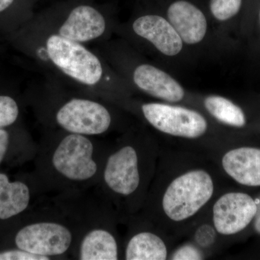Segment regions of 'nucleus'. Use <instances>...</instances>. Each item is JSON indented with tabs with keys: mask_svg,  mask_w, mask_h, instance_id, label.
I'll return each instance as SVG.
<instances>
[{
	"mask_svg": "<svg viewBox=\"0 0 260 260\" xmlns=\"http://www.w3.org/2000/svg\"><path fill=\"white\" fill-rule=\"evenodd\" d=\"M161 13L197 61L221 59L227 41L217 31L208 11L191 0H172Z\"/></svg>",
	"mask_w": 260,
	"mask_h": 260,
	"instance_id": "nucleus-1",
	"label": "nucleus"
},
{
	"mask_svg": "<svg viewBox=\"0 0 260 260\" xmlns=\"http://www.w3.org/2000/svg\"><path fill=\"white\" fill-rule=\"evenodd\" d=\"M131 30L148 46L160 66L171 73L197 62L179 34L162 13L140 15L131 24Z\"/></svg>",
	"mask_w": 260,
	"mask_h": 260,
	"instance_id": "nucleus-2",
	"label": "nucleus"
},
{
	"mask_svg": "<svg viewBox=\"0 0 260 260\" xmlns=\"http://www.w3.org/2000/svg\"><path fill=\"white\" fill-rule=\"evenodd\" d=\"M214 192L213 179L203 170L186 172L168 186L162 206L168 218L182 221L192 217L210 199Z\"/></svg>",
	"mask_w": 260,
	"mask_h": 260,
	"instance_id": "nucleus-3",
	"label": "nucleus"
},
{
	"mask_svg": "<svg viewBox=\"0 0 260 260\" xmlns=\"http://www.w3.org/2000/svg\"><path fill=\"white\" fill-rule=\"evenodd\" d=\"M47 49L53 63L77 81L93 85L102 79V63L95 54L80 43L60 35H52L48 39Z\"/></svg>",
	"mask_w": 260,
	"mask_h": 260,
	"instance_id": "nucleus-4",
	"label": "nucleus"
},
{
	"mask_svg": "<svg viewBox=\"0 0 260 260\" xmlns=\"http://www.w3.org/2000/svg\"><path fill=\"white\" fill-rule=\"evenodd\" d=\"M141 111L147 121L165 134L195 139L208 132L209 124L201 113L170 103H145Z\"/></svg>",
	"mask_w": 260,
	"mask_h": 260,
	"instance_id": "nucleus-5",
	"label": "nucleus"
},
{
	"mask_svg": "<svg viewBox=\"0 0 260 260\" xmlns=\"http://www.w3.org/2000/svg\"><path fill=\"white\" fill-rule=\"evenodd\" d=\"M93 143L85 135L70 133L54 150L51 162L59 175L72 181H86L95 177L98 165Z\"/></svg>",
	"mask_w": 260,
	"mask_h": 260,
	"instance_id": "nucleus-6",
	"label": "nucleus"
},
{
	"mask_svg": "<svg viewBox=\"0 0 260 260\" xmlns=\"http://www.w3.org/2000/svg\"><path fill=\"white\" fill-rule=\"evenodd\" d=\"M56 121L73 134L98 135L106 133L112 124L109 110L99 103L87 99H72L59 109Z\"/></svg>",
	"mask_w": 260,
	"mask_h": 260,
	"instance_id": "nucleus-7",
	"label": "nucleus"
},
{
	"mask_svg": "<svg viewBox=\"0 0 260 260\" xmlns=\"http://www.w3.org/2000/svg\"><path fill=\"white\" fill-rule=\"evenodd\" d=\"M73 238L70 229L62 224L39 222L20 229L15 237V244L19 249L50 258L67 252Z\"/></svg>",
	"mask_w": 260,
	"mask_h": 260,
	"instance_id": "nucleus-8",
	"label": "nucleus"
},
{
	"mask_svg": "<svg viewBox=\"0 0 260 260\" xmlns=\"http://www.w3.org/2000/svg\"><path fill=\"white\" fill-rule=\"evenodd\" d=\"M132 81L141 91L166 103L186 100L188 92L170 71L160 65L143 62L132 70Z\"/></svg>",
	"mask_w": 260,
	"mask_h": 260,
	"instance_id": "nucleus-9",
	"label": "nucleus"
},
{
	"mask_svg": "<svg viewBox=\"0 0 260 260\" xmlns=\"http://www.w3.org/2000/svg\"><path fill=\"white\" fill-rule=\"evenodd\" d=\"M256 211L255 200L249 194L242 192L223 194L213 206L215 229L222 235L237 234L251 223Z\"/></svg>",
	"mask_w": 260,
	"mask_h": 260,
	"instance_id": "nucleus-10",
	"label": "nucleus"
},
{
	"mask_svg": "<svg viewBox=\"0 0 260 260\" xmlns=\"http://www.w3.org/2000/svg\"><path fill=\"white\" fill-rule=\"evenodd\" d=\"M104 179L111 190L124 196L134 193L140 184L138 157L135 149L125 146L108 158Z\"/></svg>",
	"mask_w": 260,
	"mask_h": 260,
	"instance_id": "nucleus-11",
	"label": "nucleus"
},
{
	"mask_svg": "<svg viewBox=\"0 0 260 260\" xmlns=\"http://www.w3.org/2000/svg\"><path fill=\"white\" fill-rule=\"evenodd\" d=\"M106 20L92 7L80 5L71 13L59 28L61 37L75 42H85L100 37L105 32Z\"/></svg>",
	"mask_w": 260,
	"mask_h": 260,
	"instance_id": "nucleus-12",
	"label": "nucleus"
},
{
	"mask_svg": "<svg viewBox=\"0 0 260 260\" xmlns=\"http://www.w3.org/2000/svg\"><path fill=\"white\" fill-rule=\"evenodd\" d=\"M222 166L239 184L260 186V149L244 147L230 150L224 155Z\"/></svg>",
	"mask_w": 260,
	"mask_h": 260,
	"instance_id": "nucleus-13",
	"label": "nucleus"
},
{
	"mask_svg": "<svg viewBox=\"0 0 260 260\" xmlns=\"http://www.w3.org/2000/svg\"><path fill=\"white\" fill-rule=\"evenodd\" d=\"M30 190L21 181L11 182L0 173V219L6 220L21 213L30 203Z\"/></svg>",
	"mask_w": 260,
	"mask_h": 260,
	"instance_id": "nucleus-14",
	"label": "nucleus"
},
{
	"mask_svg": "<svg viewBox=\"0 0 260 260\" xmlns=\"http://www.w3.org/2000/svg\"><path fill=\"white\" fill-rule=\"evenodd\" d=\"M79 259H118V246L115 238L105 229H93L82 240L80 246Z\"/></svg>",
	"mask_w": 260,
	"mask_h": 260,
	"instance_id": "nucleus-15",
	"label": "nucleus"
},
{
	"mask_svg": "<svg viewBox=\"0 0 260 260\" xmlns=\"http://www.w3.org/2000/svg\"><path fill=\"white\" fill-rule=\"evenodd\" d=\"M167 257L165 243L153 233H139L130 239L126 246L127 260H164Z\"/></svg>",
	"mask_w": 260,
	"mask_h": 260,
	"instance_id": "nucleus-16",
	"label": "nucleus"
},
{
	"mask_svg": "<svg viewBox=\"0 0 260 260\" xmlns=\"http://www.w3.org/2000/svg\"><path fill=\"white\" fill-rule=\"evenodd\" d=\"M202 103L205 110L218 122L234 127L245 126L244 112L230 99L213 94L203 98Z\"/></svg>",
	"mask_w": 260,
	"mask_h": 260,
	"instance_id": "nucleus-17",
	"label": "nucleus"
},
{
	"mask_svg": "<svg viewBox=\"0 0 260 260\" xmlns=\"http://www.w3.org/2000/svg\"><path fill=\"white\" fill-rule=\"evenodd\" d=\"M242 0H210L208 13L214 26L227 41L229 23L237 16L242 8Z\"/></svg>",
	"mask_w": 260,
	"mask_h": 260,
	"instance_id": "nucleus-18",
	"label": "nucleus"
},
{
	"mask_svg": "<svg viewBox=\"0 0 260 260\" xmlns=\"http://www.w3.org/2000/svg\"><path fill=\"white\" fill-rule=\"evenodd\" d=\"M18 114V104L14 99L0 95V128L13 124L17 120Z\"/></svg>",
	"mask_w": 260,
	"mask_h": 260,
	"instance_id": "nucleus-19",
	"label": "nucleus"
},
{
	"mask_svg": "<svg viewBox=\"0 0 260 260\" xmlns=\"http://www.w3.org/2000/svg\"><path fill=\"white\" fill-rule=\"evenodd\" d=\"M47 256L37 255L28 251L18 249L8 250L0 252V260H49Z\"/></svg>",
	"mask_w": 260,
	"mask_h": 260,
	"instance_id": "nucleus-20",
	"label": "nucleus"
},
{
	"mask_svg": "<svg viewBox=\"0 0 260 260\" xmlns=\"http://www.w3.org/2000/svg\"><path fill=\"white\" fill-rule=\"evenodd\" d=\"M215 229L209 225H203L198 229L195 234L196 242L200 246H209L215 242Z\"/></svg>",
	"mask_w": 260,
	"mask_h": 260,
	"instance_id": "nucleus-21",
	"label": "nucleus"
},
{
	"mask_svg": "<svg viewBox=\"0 0 260 260\" xmlns=\"http://www.w3.org/2000/svg\"><path fill=\"white\" fill-rule=\"evenodd\" d=\"M203 258L199 249L192 245L181 246L172 256L174 260H198Z\"/></svg>",
	"mask_w": 260,
	"mask_h": 260,
	"instance_id": "nucleus-22",
	"label": "nucleus"
},
{
	"mask_svg": "<svg viewBox=\"0 0 260 260\" xmlns=\"http://www.w3.org/2000/svg\"><path fill=\"white\" fill-rule=\"evenodd\" d=\"M9 134L6 130L0 128V162L4 159L9 145Z\"/></svg>",
	"mask_w": 260,
	"mask_h": 260,
	"instance_id": "nucleus-23",
	"label": "nucleus"
},
{
	"mask_svg": "<svg viewBox=\"0 0 260 260\" xmlns=\"http://www.w3.org/2000/svg\"><path fill=\"white\" fill-rule=\"evenodd\" d=\"M254 200L256 202V211L254 218V226L256 232L260 234V197Z\"/></svg>",
	"mask_w": 260,
	"mask_h": 260,
	"instance_id": "nucleus-24",
	"label": "nucleus"
},
{
	"mask_svg": "<svg viewBox=\"0 0 260 260\" xmlns=\"http://www.w3.org/2000/svg\"><path fill=\"white\" fill-rule=\"evenodd\" d=\"M14 0H0V12L4 11L13 4Z\"/></svg>",
	"mask_w": 260,
	"mask_h": 260,
	"instance_id": "nucleus-25",
	"label": "nucleus"
},
{
	"mask_svg": "<svg viewBox=\"0 0 260 260\" xmlns=\"http://www.w3.org/2000/svg\"><path fill=\"white\" fill-rule=\"evenodd\" d=\"M259 25H260V10H259Z\"/></svg>",
	"mask_w": 260,
	"mask_h": 260,
	"instance_id": "nucleus-26",
	"label": "nucleus"
}]
</instances>
